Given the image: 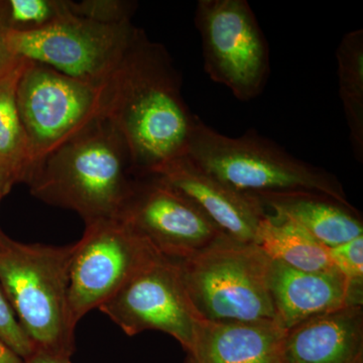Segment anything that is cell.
<instances>
[{"instance_id":"6da1fadb","label":"cell","mask_w":363,"mask_h":363,"mask_svg":"<svg viewBox=\"0 0 363 363\" xmlns=\"http://www.w3.org/2000/svg\"><path fill=\"white\" fill-rule=\"evenodd\" d=\"M107 117L123 136L135 178L184 156L197 123L168 50L142 28L108 82Z\"/></svg>"},{"instance_id":"7a4b0ae2","label":"cell","mask_w":363,"mask_h":363,"mask_svg":"<svg viewBox=\"0 0 363 363\" xmlns=\"http://www.w3.org/2000/svg\"><path fill=\"white\" fill-rule=\"evenodd\" d=\"M135 179L123 136L104 116L40 160L26 184L33 197L76 212L86 225L118 219Z\"/></svg>"},{"instance_id":"3957f363","label":"cell","mask_w":363,"mask_h":363,"mask_svg":"<svg viewBox=\"0 0 363 363\" xmlns=\"http://www.w3.org/2000/svg\"><path fill=\"white\" fill-rule=\"evenodd\" d=\"M74 245L23 243L0 230V286L35 350L71 357L76 328L69 311Z\"/></svg>"},{"instance_id":"277c9868","label":"cell","mask_w":363,"mask_h":363,"mask_svg":"<svg viewBox=\"0 0 363 363\" xmlns=\"http://www.w3.org/2000/svg\"><path fill=\"white\" fill-rule=\"evenodd\" d=\"M186 155L200 168L241 194L315 192L351 205L333 174L289 154L257 130L222 135L198 117Z\"/></svg>"},{"instance_id":"5b68a950","label":"cell","mask_w":363,"mask_h":363,"mask_svg":"<svg viewBox=\"0 0 363 363\" xmlns=\"http://www.w3.org/2000/svg\"><path fill=\"white\" fill-rule=\"evenodd\" d=\"M176 262L189 300L201 319L274 320L269 289L271 259L255 242L222 234L201 252Z\"/></svg>"},{"instance_id":"8992f818","label":"cell","mask_w":363,"mask_h":363,"mask_svg":"<svg viewBox=\"0 0 363 363\" xmlns=\"http://www.w3.org/2000/svg\"><path fill=\"white\" fill-rule=\"evenodd\" d=\"M108 100L107 83L92 84L44 64L26 61L16 104L33 166L93 121L107 116Z\"/></svg>"},{"instance_id":"52a82bcc","label":"cell","mask_w":363,"mask_h":363,"mask_svg":"<svg viewBox=\"0 0 363 363\" xmlns=\"http://www.w3.org/2000/svg\"><path fill=\"white\" fill-rule=\"evenodd\" d=\"M195 25L209 78L240 101L259 96L271 72L269 50L247 0H199Z\"/></svg>"},{"instance_id":"ba28073f","label":"cell","mask_w":363,"mask_h":363,"mask_svg":"<svg viewBox=\"0 0 363 363\" xmlns=\"http://www.w3.org/2000/svg\"><path fill=\"white\" fill-rule=\"evenodd\" d=\"M138 28L133 23L105 25L78 18L68 9L65 16L42 30H9L7 39L18 59L44 64L85 82L105 85Z\"/></svg>"},{"instance_id":"9c48e42d","label":"cell","mask_w":363,"mask_h":363,"mask_svg":"<svg viewBox=\"0 0 363 363\" xmlns=\"http://www.w3.org/2000/svg\"><path fill=\"white\" fill-rule=\"evenodd\" d=\"M159 252L119 219L86 224L74 243L69 276V311L77 327L83 317L98 309Z\"/></svg>"},{"instance_id":"30bf717a","label":"cell","mask_w":363,"mask_h":363,"mask_svg":"<svg viewBox=\"0 0 363 363\" xmlns=\"http://www.w3.org/2000/svg\"><path fill=\"white\" fill-rule=\"evenodd\" d=\"M98 309L128 336L162 332L175 338L186 352L200 319L176 260L160 253Z\"/></svg>"},{"instance_id":"8fae6325","label":"cell","mask_w":363,"mask_h":363,"mask_svg":"<svg viewBox=\"0 0 363 363\" xmlns=\"http://www.w3.org/2000/svg\"><path fill=\"white\" fill-rule=\"evenodd\" d=\"M118 219L160 255L175 260L192 257L224 234L192 203L154 176L135 179Z\"/></svg>"},{"instance_id":"7c38bea8","label":"cell","mask_w":363,"mask_h":363,"mask_svg":"<svg viewBox=\"0 0 363 363\" xmlns=\"http://www.w3.org/2000/svg\"><path fill=\"white\" fill-rule=\"evenodd\" d=\"M152 176L183 196L221 233L255 242L266 210L255 196L241 194L200 168L187 156L172 160Z\"/></svg>"},{"instance_id":"4fadbf2b","label":"cell","mask_w":363,"mask_h":363,"mask_svg":"<svg viewBox=\"0 0 363 363\" xmlns=\"http://www.w3.org/2000/svg\"><path fill=\"white\" fill-rule=\"evenodd\" d=\"M286 330L274 320L209 321L200 318L187 363H284Z\"/></svg>"},{"instance_id":"5bb4252c","label":"cell","mask_w":363,"mask_h":363,"mask_svg":"<svg viewBox=\"0 0 363 363\" xmlns=\"http://www.w3.org/2000/svg\"><path fill=\"white\" fill-rule=\"evenodd\" d=\"M274 320L285 329L347 306L350 289L335 269L324 272H303L271 260L269 272Z\"/></svg>"},{"instance_id":"9a60e30c","label":"cell","mask_w":363,"mask_h":363,"mask_svg":"<svg viewBox=\"0 0 363 363\" xmlns=\"http://www.w3.org/2000/svg\"><path fill=\"white\" fill-rule=\"evenodd\" d=\"M284 363H363V306H347L286 331Z\"/></svg>"},{"instance_id":"2e32d148","label":"cell","mask_w":363,"mask_h":363,"mask_svg":"<svg viewBox=\"0 0 363 363\" xmlns=\"http://www.w3.org/2000/svg\"><path fill=\"white\" fill-rule=\"evenodd\" d=\"M255 197L267 213L293 222L326 247L363 235L359 211L329 196L301 191Z\"/></svg>"},{"instance_id":"e0dca14e","label":"cell","mask_w":363,"mask_h":363,"mask_svg":"<svg viewBox=\"0 0 363 363\" xmlns=\"http://www.w3.org/2000/svg\"><path fill=\"white\" fill-rule=\"evenodd\" d=\"M255 243L269 259L298 271L315 272L334 269L325 245L293 222L274 215H264Z\"/></svg>"},{"instance_id":"ac0fdd59","label":"cell","mask_w":363,"mask_h":363,"mask_svg":"<svg viewBox=\"0 0 363 363\" xmlns=\"http://www.w3.org/2000/svg\"><path fill=\"white\" fill-rule=\"evenodd\" d=\"M26 60L0 79V171L16 184L26 183L33 167L32 150L16 104V90Z\"/></svg>"},{"instance_id":"d6986e66","label":"cell","mask_w":363,"mask_h":363,"mask_svg":"<svg viewBox=\"0 0 363 363\" xmlns=\"http://www.w3.org/2000/svg\"><path fill=\"white\" fill-rule=\"evenodd\" d=\"M339 96L350 130L351 147L358 162L363 160V30L346 33L336 51Z\"/></svg>"},{"instance_id":"ffe728a7","label":"cell","mask_w":363,"mask_h":363,"mask_svg":"<svg viewBox=\"0 0 363 363\" xmlns=\"http://www.w3.org/2000/svg\"><path fill=\"white\" fill-rule=\"evenodd\" d=\"M4 16L9 30L33 32L52 25L68 13L66 0H9Z\"/></svg>"},{"instance_id":"44dd1931","label":"cell","mask_w":363,"mask_h":363,"mask_svg":"<svg viewBox=\"0 0 363 363\" xmlns=\"http://www.w3.org/2000/svg\"><path fill=\"white\" fill-rule=\"evenodd\" d=\"M334 269L345 279L354 306H363V235L327 247Z\"/></svg>"},{"instance_id":"7402d4cb","label":"cell","mask_w":363,"mask_h":363,"mask_svg":"<svg viewBox=\"0 0 363 363\" xmlns=\"http://www.w3.org/2000/svg\"><path fill=\"white\" fill-rule=\"evenodd\" d=\"M69 11L78 18L105 25L133 23L138 4L126 0H66Z\"/></svg>"},{"instance_id":"603a6c76","label":"cell","mask_w":363,"mask_h":363,"mask_svg":"<svg viewBox=\"0 0 363 363\" xmlns=\"http://www.w3.org/2000/svg\"><path fill=\"white\" fill-rule=\"evenodd\" d=\"M0 341L21 359L30 357L35 350L30 338L21 328L6 294L0 286Z\"/></svg>"},{"instance_id":"cb8c5ba5","label":"cell","mask_w":363,"mask_h":363,"mask_svg":"<svg viewBox=\"0 0 363 363\" xmlns=\"http://www.w3.org/2000/svg\"><path fill=\"white\" fill-rule=\"evenodd\" d=\"M9 26L4 16V2H0V79L18 67L23 59H18L11 51L7 39Z\"/></svg>"},{"instance_id":"d4e9b609","label":"cell","mask_w":363,"mask_h":363,"mask_svg":"<svg viewBox=\"0 0 363 363\" xmlns=\"http://www.w3.org/2000/svg\"><path fill=\"white\" fill-rule=\"evenodd\" d=\"M23 363H72L70 357L57 354L49 351L35 350L30 357L23 359Z\"/></svg>"},{"instance_id":"484cf974","label":"cell","mask_w":363,"mask_h":363,"mask_svg":"<svg viewBox=\"0 0 363 363\" xmlns=\"http://www.w3.org/2000/svg\"><path fill=\"white\" fill-rule=\"evenodd\" d=\"M0 363H23V360L0 341Z\"/></svg>"},{"instance_id":"4316f807","label":"cell","mask_w":363,"mask_h":363,"mask_svg":"<svg viewBox=\"0 0 363 363\" xmlns=\"http://www.w3.org/2000/svg\"><path fill=\"white\" fill-rule=\"evenodd\" d=\"M14 184H16V182L11 177L0 171V200L11 190Z\"/></svg>"}]
</instances>
